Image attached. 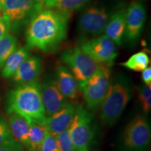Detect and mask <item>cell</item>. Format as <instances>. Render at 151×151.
<instances>
[{
  "mask_svg": "<svg viewBox=\"0 0 151 151\" xmlns=\"http://www.w3.org/2000/svg\"><path fill=\"white\" fill-rule=\"evenodd\" d=\"M69 17L58 11L43 9L29 22L26 31L28 48L43 52L59 48L67 35Z\"/></svg>",
  "mask_w": 151,
  "mask_h": 151,
  "instance_id": "cell-1",
  "label": "cell"
},
{
  "mask_svg": "<svg viewBox=\"0 0 151 151\" xmlns=\"http://www.w3.org/2000/svg\"><path fill=\"white\" fill-rule=\"evenodd\" d=\"M7 112L16 113L29 122L43 125L46 115L41 98V85L38 81L20 85L9 92Z\"/></svg>",
  "mask_w": 151,
  "mask_h": 151,
  "instance_id": "cell-2",
  "label": "cell"
},
{
  "mask_svg": "<svg viewBox=\"0 0 151 151\" xmlns=\"http://www.w3.org/2000/svg\"><path fill=\"white\" fill-rule=\"evenodd\" d=\"M132 87L124 76L119 75L110 81L101 106L100 118L104 124L112 126L122 116L132 98Z\"/></svg>",
  "mask_w": 151,
  "mask_h": 151,
  "instance_id": "cell-3",
  "label": "cell"
},
{
  "mask_svg": "<svg viewBox=\"0 0 151 151\" xmlns=\"http://www.w3.org/2000/svg\"><path fill=\"white\" fill-rule=\"evenodd\" d=\"M1 4L2 17L14 31L29 22L44 8L40 0H1Z\"/></svg>",
  "mask_w": 151,
  "mask_h": 151,
  "instance_id": "cell-4",
  "label": "cell"
},
{
  "mask_svg": "<svg viewBox=\"0 0 151 151\" xmlns=\"http://www.w3.org/2000/svg\"><path fill=\"white\" fill-rule=\"evenodd\" d=\"M151 132L148 120L137 115L124 127L120 143V151H148Z\"/></svg>",
  "mask_w": 151,
  "mask_h": 151,
  "instance_id": "cell-5",
  "label": "cell"
},
{
  "mask_svg": "<svg viewBox=\"0 0 151 151\" xmlns=\"http://www.w3.org/2000/svg\"><path fill=\"white\" fill-rule=\"evenodd\" d=\"M60 59L69 67V70L78 83L80 92L99 65L85 53L79 46H74L64 50L60 55Z\"/></svg>",
  "mask_w": 151,
  "mask_h": 151,
  "instance_id": "cell-6",
  "label": "cell"
},
{
  "mask_svg": "<svg viewBox=\"0 0 151 151\" xmlns=\"http://www.w3.org/2000/svg\"><path fill=\"white\" fill-rule=\"evenodd\" d=\"M110 81V66L99 64L98 69L88 79L81 90L87 106L90 110H96L101 106Z\"/></svg>",
  "mask_w": 151,
  "mask_h": 151,
  "instance_id": "cell-7",
  "label": "cell"
},
{
  "mask_svg": "<svg viewBox=\"0 0 151 151\" xmlns=\"http://www.w3.org/2000/svg\"><path fill=\"white\" fill-rule=\"evenodd\" d=\"M69 129L76 151H89L94 138L92 116L82 105H77Z\"/></svg>",
  "mask_w": 151,
  "mask_h": 151,
  "instance_id": "cell-8",
  "label": "cell"
},
{
  "mask_svg": "<svg viewBox=\"0 0 151 151\" xmlns=\"http://www.w3.org/2000/svg\"><path fill=\"white\" fill-rule=\"evenodd\" d=\"M79 47L98 64L111 66L118 57L116 45L105 35L86 41Z\"/></svg>",
  "mask_w": 151,
  "mask_h": 151,
  "instance_id": "cell-9",
  "label": "cell"
},
{
  "mask_svg": "<svg viewBox=\"0 0 151 151\" xmlns=\"http://www.w3.org/2000/svg\"><path fill=\"white\" fill-rule=\"evenodd\" d=\"M109 18L110 15L104 6H90L81 14L78 20V29L88 35H100L104 32Z\"/></svg>",
  "mask_w": 151,
  "mask_h": 151,
  "instance_id": "cell-10",
  "label": "cell"
},
{
  "mask_svg": "<svg viewBox=\"0 0 151 151\" xmlns=\"http://www.w3.org/2000/svg\"><path fill=\"white\" fill-rule=\"evenodd\" d=\"M41 94L46 117L58 112L69 102L57 86L55 79L47 76L41 85Z\"/></svg>",
  "mask_w": 151,
  "mask_h": 151,
  "instance_id": "cell-11",
  "label": "cell"
},
{
  "mask_svg": "<svg viewBox=\"0 0 151 151\" xmlns=\"http://www.w3.org/2000/svg\"><path fill=\"white\" fill-rule=\"evenodd\" d=\"M146 18L144 6L133 1L126 9V24L124 38L129 43H135L142 32Z\"/></svg>",
  "mask_w": 151,
  "mask_h": 151,
  "instance_id": "cell-12",
  "label": "cell"
},
{
  "mask_svg": "<svg viewBox=\"0 0 151 151\" xmlns=\"http://www.w3.org/2000/svg\"><path fill=\"white\" fill-rule=\"evenodd\" d=\"M77 104L69 102L64 108L50 116H47L45 120V129L52 136H56L69 127L74 117Z\"/></svg>",
  "mask_w": 151,
  "mask_h": 151,
  "instance_id": "cell-13",
  "label": "cell"
},
{
  "mask_svg": "<svg viewBox=\"0 0 151 151\" xmlns=\"http://www.w3.org/2000/svg\"><path fill=\"white\" fill-rule=\"evenodd\" d=\"M43 70L42 60L37 56H29L22 62L14 73V81L20 85L37 81Z\"/></svg>",
  "mask_w": 151,
  "mask_h": 151,
  "instance_id": "cell-14",
  "label": "cell"
},
{
  "mask_svg": "<svg viewBox=\"0 0 151 151\" xmlns=\"http://www.w3.org/2000/svg\"><path fill=\"white\" fill-rule=\"evenodd\" d=\"M55 79L58 89L67 99L74 100L78 97L80 92L78 83L67 67L62 65L57 67Z\"/></svg>",
  "mask_w": 151,
  "mask_h": 151,
  "instance_id": "cell-15",
  "label": "cell"
},
{
  "mask_svg": "<svg viewBox=\"0 0 151 151\" xmlns=\"http://www.w3.org/2000/svg\"><path fill=\"white\" fill-rule=\"evenodd\" d=\"M126 24V9H120L111 15L104 29L105 36L118 46L122 44Z\"/></svg>",
  "mask_w": 151,
  "mask_h": 151,
  "instance_id": "cell-16",
  "label": "cell"
},
{
  "mask_svg": "<svg viewBox=\"0 0 151 151\" xmlns=\"http://www.w3.org/2000/svg\"><path fill=\"white\" fill-rule=\"evenodd\" d=\"M9 114L8 124L13 139L27 149L28 131L30 122L27 119L16 113L12 112Z\"/></svg>",
  "mask_w": 151,
  "mask_h": 151,
  "instance_id": "cell-17",
  "label": "cell"
},
{
  "mask_svg": "<svg viewBox=\"0 0 151 151\" xmlns=\"http://www.w3.org/2000/svg\"><path fill=\"white\" fill-rule=\"evenodd\" d=\"M29 57V52L27 48H20L15 50L5 62L1 70V76L9 78L13 76L22 62Z\"/></svg>",
  "mask_w": 151,
  "mask_h": 151,
  "instance_id": "cell-18",
  "label": "cell"
},
{
  "mask_svg": "<svg viewBox=\"0 0 151 151\" xmlns=\"http://www.w3.org/2000/svg\"><path fill=\"white\" fill-rule=\"evenodd\" d=\"M46 130L43 124L30 122L27 137L28 151H37L44 139Z\"/></svg>",
  "mask_w": 151,
  "mask_h": 151,
  "instance_id": "cell-19",
  "label": "cell"
},
{
  "mask_svg": "<svg viewBox=\"0 0 151 151\" xmlns=\"http://www.w3.org/2000/svg\"><path fill=\"white\" fill-rule=\"evenodd\" d=\"M149 64L148 55L144 51H140L132 55L127 60L120 63V65L132 71H142L148 67Z\"/></svg>",
  "mask_w": 151,
  "mask_h": 151,
  "instance_id": "cell-20",
  "label": "cell"
},
{
  "mask_svg": "<svg viewBox=\"0 0 151 151\" xmlns=\"http://www.w3.org/2000/svg\"><path fill=\"white\" fill-rule=\"evenodd\" d=\"M17 43L16 37L9 33L0 39V67H3L9 57L16 50Z\"/></svg>",
  "mask_w": 151,
  "mask_h": 151,
  "instance_id": "cell-21",
  "label": "cell"
},
{
  "mask_svg": "<svg viewBox=\"0 0 151 151\" xmlns=\"http://www.w3.org/2000/svg\"><path fill=\"white\" fill-rule=\"evenodd\" d=\"M90 0H58L55 7L57 11L67 17L84 7Z\"/></svg>",
  "mask_w": 151,
  "mask_h": 151,
  "instance_id": "cell-22",
  "label": "cell"
},
{
  "mask_svg": "<svg viewBox=\"0 0 151 151\" xmlns=\"http://www.w3.org/2000/svg\"><path fill=\"white\" fill-rule=\"evenodd\" d=\"M55 137L60 151H76L69 128L55 136Z\"/></svg>",
  "mask_w": 151,
  "mask_h": 151,
  "instance_id": "cell-23",
  "label": "cell"
},
{
  "mask_svg": "<svg viewBox=\"0 0 151 151\" xmlns=\"http://www.w3.org/2000/svg\"><path fill=\"white\" fill-rule=\"evenodd\" d=\"M139 99L142 110L145 113H148L151 109V86L142 87L139 92Z\"/></svg>",
  "mask_w": 151,
  "mask_h": 151,
  "instance_id": "cell-24",
  "label": "cell"
},
{
  "mask_svg": "<svg viewBox=\"0 0 151 151\" xmlns=\"http://www.w3.org/2000/svg\"><path fill=\"white\" fill-rule=\"evenodd\" d=\"M37 151H60L55 136L46 131L44 139Z\"/></svg>",
  "mask_w": 151,
  "mask_h": 151,
  "instance_id": "cell-25",
  "label": "cell"
},
{
  "mask_svg": "<svg viewBox=\"0 0 151 151\" xmlns=\"http://www.w3.org/2000/svg\"><path fill=\"white\" fill-rule=\"evenodd\" d=\"M12 139L8 123L4 119L0 117V145Z\"/></svg>",
  "mask_w": 151,
  "mask_h": 151,
  "instance_id": "cell-26",
  "label": "cell"
},
{
  "mask_svg": "<svg viewBox=\"0 0 151 151\" xmlns=\"http://www.w3.org/2000/svg\"><path fill=\"white\" fill-rule=\"evenodd\" d=\"M0 151H24V147L14 139L0 145Z\"/></svg>",
  "mask_w": 151,
  "mask_h": 151,
  "instance_id": "cell-27",
  "label": "cell"
},
{
  "mask_svg": "<svg viewBox=\"0 0 151 151\" xmlns=\"http://www.w3.org/2000/svg\"><path fill=\"white\" fill-rule=\"evenodd\" d=\"M141 72H142L141 77L143 83L147 86H151V67H148Z\"/></svg>",
  "mask_w": 151,
  "mask_h": 151,
  "instance_id": "cell-28",
  "label": "cell"
},
{
  "mask_svg": "<svg viewBox=\"0 0 151 151\" xmlns=\"http://www.w3.org/2000/svg\"><path fill=\"white\" fill-rule=\"evenodd\" d=\"M9 27L7 22L3 17L0 16V39L8 33Z\"/></svg>",
  "mask_w": 151,
  "mask_h": 151,
  "instance_id": "cell-29",
  "label": "cell"
},
{
  "mask_svg": "<svg viewBox=\"0 0 151 151\" xmlns=\"http://www.w3.org/2000/svg\"><path fill=\"white\" fill-rule=\"evenodd\" d=\"M42 4L44 6V7L48 9H52L53 7H55L58 0H40Z\"/></svg>",
  "mask_w": 151,
  "mask_h": 151,
  "instance_id": "cell-30",
  "label": "cell"
},
{
  "mask_svg": "<svg viewBox=\"0 0 151 151\" xmlns=\"http://www.w3.org/2000/svg\"><path fill=\"white\" fill-rule=\"evenodd\" d=\"M2 10V4H1V0H0V11Z\"/></svg>",
  "mask_w": 151,
  "mask_h": 151,
  "instance_id": "cell-31",
  "label": "cell"
}]
</instances>
